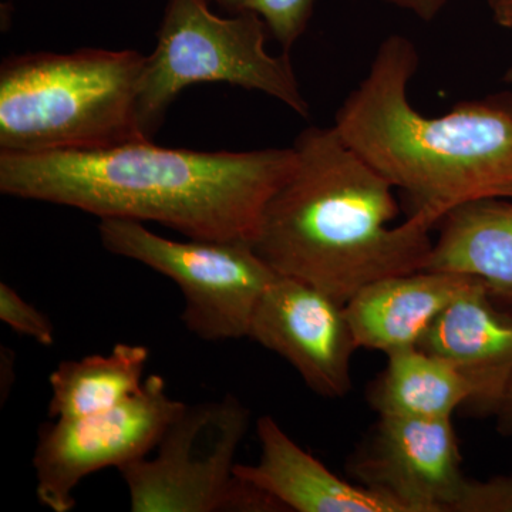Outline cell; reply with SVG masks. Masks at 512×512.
<instances>
[{"label":"cell","mask_w":512,"mask_h":512,"mask_svg":"<svg viewBox=\"0 0 512 512\" xmlns=\"http://www.w3.org/2000/svg\"><path fill=\"white\" fill-rule=\"evenodd\" d=\"M417 348L466 377L474 389L471 412L494 416L512 380V319L495 308L483 282L458 296Z\"/></svg>","instance_id":"obj_11"},{"label":"cell","mask_w":512,"mask_h":512,"mask_svg":"<svg viewBox=\"0 0 512 512\" xmlns=\"http://www.w3.org/2000/svg\"><path fill=\"white\" fill-rule=\"evenodd\" d=\"M494 416L497 419L498 433L503 437L512 439V380L508 384L507 392H505Z\"/></svg>","instance_id":"obj_21"},{"label":"cell","mask_w":512,"mask_h":512,"mask_svg":"<svg viewBox=\"0 0 512 512\" xmlns=\"http://www.w3.org/2000/svg\"><path fill=\"white\" fill-rule=\"evenodd\" d=\"M231 13H254L285 53L301 39L312 18L316 0H211Z\"/></svg>","instance_id":"obj_17"},{"label":"cell","mask_w":512,"mask_h":512,"mask_svg":"<svg viewBox=\"0 0 512 512\" xmlns=\"http://www.w3.org/2000/svg\"><path fill=\"white\" fill-rule=\"evenodd\" d=\"M458 512H512V476L470 478Z\"/></svg>","instance_id":"obj_19"},{"label":"cell","mask_w":512,"mask_h":512,"mask_svg":"<svg viewBox=\"0 0 512 512\" xmlns=\"http://www.w3.org/2000/svg\"><path fill=\"white\" fill-rule=\"evenodd\" d=\"M99 234L111 254L170 278L184 296L185 328L207 342L248 338L256 305L278 275L247 241H174L124 218H103Z\"/></svg>","instance_id":"obj_7"},{"label":"cell","mask_w":512,"mask_h":512,"mask_svg":"<svg viewBox=\"0 0 512 512\" xmlns=\"http://www.w3.org/2000/svg\"><path fill=\"white\" fill-rule=\"evenodd\" d=\"M184 406L168 396L163 377L151 375L113 409L45 424L33 457L40 503L53 512L72 511L83 478L147 457Z\"/></svg>","instance_id":"obj_8"},{"label":"cell","mask_w":512,"mask_h":512,"mask_svg":"<svg viewBox=\"0 0 512 512\" xmlns=\"http://www.w3.org/2000/svg\"><path fill=\"white\" fill-rule=\"evenodd\" d=\"M507 82L510 83L512 86V66L510 67V69H508L507 72Z\"/></svg>","instance_id":"obj_23"},{"label":"cell","mask_w":512,"mask_h":512,"mask_svg":"<svg viewBox=\"0 0 512 512\" xmlns=\"http://www.w3.org/2000/svg\"><path fill=\"white\" fill-rule=\"evenodd\" d=\"M473 396V386L453 366L409 348L387 355L386 369L370 387L369 403L379 416L444 420L453 419Z\"/></svg>","instance_id":"obj_15"},{"label":"cell","mask_w":512,"mask_h":512,"mask_svg":"<svg viewBox=\"0 0 512 512\" xmlns=\"http://www.w3.org/2000/svg\"><path fill=\"white\" fill-rule=\"evenodd\" d=\"M379 2L412 13L424 22H431L440 15L448 0H379Z\"/></svg>","instance_id":"obj_20"},{"label":"cell","mask_w":512,"mask_h":512,"mask_svg":"<svg viewBox=\"0 0 512 512\" xmlns=\"http://www.w3.org/2000/svg\"><path fill=\"white\" fill-rule=\"evenodd\" d=\"M440 224L426 269L477 278L495 308L512 319V200L470 202Z\"/></svg>","instance_id":"obj_14"},{"label":"cell","mask_w":512,"mask_h":512,"mask_svg":"<svg viewBox=\"0 0 512 512\" xmlns=\"http://www.w3.org/2000/svg\"><path fill=\"white\" fill-rule=\"evenodd\" d=\"M251 414L232 394L185 404L157 444L156 457L119 468L133 512H285L235 474Z\"/></svg>","instance_id":"obj_6"},{"label":"cell","mask_w":512,"mask_h":512,"mask_svg":"<svg viewBox=\"0 0 512 512\" xmlns=\"http://www.w3.org/2000/svg\"><path fill=\"white\" fill-rule=\"evenodd\" d=\"M292 148L195 151L151 140L92 150L0 151V191L103 218L153 221L202 241H254Z\"/></svg>","instance_id":"obj_1"},{"label":"cell","mask_w":512,"mask_h":512,"mask_svg":"<svg viewBox=\"0 0 512 512\" xmlns=\"http://www.w3.org/2000/svg\"><path fill=\"white\" fill-rule=\"evenodd\" d=\"M295 164L266 202L252 247L275 274L298 279L346 305L366 286L423 271L437 227L399 215L394 187L340 138L309 127Z\"/></svg>","instance_id":"obj_2"},{"label":"cell","mask_w":512,"mask_h":512,"mask_svg":"<svg viewBox=\"0 0 512 512\" xmlns=\"http://www.w3.org/2000/svg\"><path fill=\"white\" fill-rule=\"evenodd\" d=\"M261 460L237 464L235 474L271 495L286 511L402 512L399 505L360 484H350L303 450L272 416L256 423Z\"/></svg>","instance_id":"obj_13"},{"label":"cell","mask_w":512,"mask_h":512,"mask_svg":"<svg viewBox=\"0 0 512 512\" xmlns=\"http://www.w3.org/2000/svg\"><path fill=\"white\" fill-rule=\"evenodd\" d=\"M148 356L146 346L119 343L109 355L60 362L50 375L49 416L76 419L126 402L143 387Z\"/></svg>","instance_id":"obj_16"},{"label":"cell","mask_w":512,"mask_h":512,"mask_svg":"<svg viewBox=\"0 0 512 512\" xmlns=\"http://www.w3.org/2000/svg\"><path fill=\"white\" fill-rule=\"evenodd\" d=\"M0 320L40 345H55V326L50 319L6 282L0 284Z\"/></svg>","instance_id":"obj_18"},{"label":"cell","mask_w":512,"mask_h":512,"mask_svg":"<svg viewBox=\"0 0 512 512\" xmlns=\"http://www.w3.org/2000/svg\"><path fill=\"white\" fill-rule=\"evenodd\" d=\"M136 50L26 53L0 67V151L92 150L148 140L137 116Z\"/></svg>","instance_id":"obj_4"},{"label":"cell","mask_w":512,"mask_h":512,"mask_svg":"<svg viewBox=\"0 0 512 512\" xmlns=\"http://www.w3.org/2000/svg\"><path fill=\"white\" fill-rule=\"evenodd\" d=\"M248 338L285 359L319 396L339 399L352 390L355 335L345 305L319 289L276 275L256 305Z\"/></svg>","instance_id":"obj_10"},{"label":"cell","mask_w":512,"mask_h":512,"mask_svg":"<svg viewBox=\"0 0 512 512\" xmlns=\"http://www.w3.org/2000/svg\"><path fill=\"white\" fill-rule=\"evenodd\" d=\"M477 282L473 276L423 269L366 286L345 305L357 348L386 355L417 348L441 313Z\"/></svg>","instance_id":"obj_12"},{"label":"cell","mask_w":512,"mask_h":512,"mask_svg":"<svg viewBox=\"0 0 512 512\" xmlns=\"http://www.w3.org/2000/svg\"><path fill=\"white\" fill-rule=\"evenodd\" d=\"M210 3L167 0L156 49L144 59L137 87L138 123L148 140L178 94L194 84L227 83L274 97L301 117L311 113L288 53L266 50L264 20L249 12L222 18Z\"/></svg>","instance_id":"obj_5"},{"label":"cell","mask_w":512,"mask_h":512,"mask_svg":"<svg viewBox=\"0 0 512 512\" xmlns=\"http://www.w3.org/2000/svg\"><path fill=\"white\" fill-rule=\"evenodd\" d=\"M498 25L512 29V0H488Z\"/></svg>","instance_id":"obj_22"},{"label":"cell","mask_w":512,"mask_h":512,"mask_svg":"<svg viewBox=\"0 0 512 512\" xmlns=\"http://www.w3.org/2000/svg\"><path fill=\"white\" fill-rule=\"evenodd\" d=\"M412 40L392 35L336 113L335 130L421 214L439 225L470 202L512 200V106L464 101L443 116L414 109Z\"/></svg>","instance_id":"obj_3"},{"label":"cell","mask_w":512,"mask_h":512,"mask_svg":"<svg viewBox=\"0 0 512 512\" xmlns=\"http://www.w3.org/2000/svg\"><path fill=\"white\" fill-rule=\"evenodd\" d=\"M348 468L402 512H457L470 481L453 419L379 416Z\"/></svg>","instance_id":"obj_9"}]
</instances>
